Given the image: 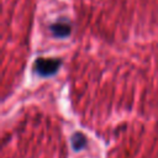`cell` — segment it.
I'll return each mask as SVG.
<instances>
[{
  "label": "cell",
  "mask_w": 158,
  "mask_h": 158,
  "mask_svg": "<svg viewBox=\"0 0 158 158\" xmlns=\"http://www.w3.org/2000/svg\"><path fill=\"white\" fill-rule=\"evenodd\" d=\"M70 143H72V148L74 151H81L86 147L88 139L81 132H75L70 138Z\"/></svg>",
  "instance_id": "cell-3"
},
{
  "label": "cell",
  "mask_w": 158,
  "mask_h": 158,
  "mask_svg": "<svg viewBox=\"0 0 158 158\" xmlns=\"http://www.w3.org/2000/svg\"><path fill=\"white\" fill-rule=\"evenodd\" d=\"M60 64L62 60L58 58H37L35 60L33 69L38 75L47 78L54 75L58 72Z\"/></svg>",
  "instance_id": "cell-1"
},
{
  "label": "cell",
  "mask_w": 158,
  "mask_h": 158,
  "mask_svg": "<svg viewBox=\"0 0 158 158\" xmlns=\"http://www.w3.org/2000/svg\"><path fill=\"white\" fill-rule=\"evenodd\" d=\"M52 35L54 37H58V38H65L70 35V31H72V26L68 21H57L51 25L49 27Z\"/></svg>",
  "instance_id": "cell-2"
}]
</instances>
